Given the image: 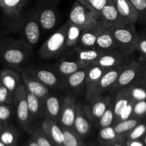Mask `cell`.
I'll return each instance as SVG.
<instances>
[{
    "label": "cell",
    "mask_w": 146,
    "mask_h": 146,
    "mask_svg": "<svg viewBox=\"0 0 146 146\" xmlns=\"http://www.w3.org/2000/svg\"><path fill=\"white\" fill-rule=\"evenodd\" d=\"M32 50L24 39H4L0 42V61L10 68H19L29 59Z\"/></svg>",
    "instance_id": "6da1fadb"
},
{
    "label": "cell",
    "mask_w": 146,
    "mask_h": 146,
    "mask_svg": "<svg viewBox=\"0 0 146 146\" xmlns=\"http://www.w3.org/2000/svg\"><path fill=\"white\" fill-rule=\"evenodd\" d=\"M119 51L126 58H130L136 51L138 33L135 24H127L116 28H110Z\"/></svg>",
    "instance_id": "7a4b0ae2"
},
{
    "label": "cell",
    "mask_w": 146,
    "mask_h": 146,
    "mask_svg": "<svg viewBox=\"0 0 146 146\" xmlns=\"http://www.w3.org/2000/svg\"><path fill=\"white\" fill-rule=\"evenodd\" d=\"M68 21L54 31L44 42L39 50V55L42 58H52L62 52L66 46V34Z\"/></svg>",
    "instance_id": "3957f363"
},
{
    "label": "cell",
    "mask_w": 146,
    "mask_h": 146,
    "mask_svg": "<svg viewBox=\"0 0 146 146\" xmlns=\"http://www.w3.org/2000/svg\"><path fill=\"white\" fill-rule=\"evenodd\" d=\"M13 106L18 123L23 129H28L32 118L29 111L26 98V90L22 84L14 92Z\"/></svg>",
    "instance_id": "277c9868"
},
{
    "label": "cell",
    "mask_w": 146,
    "mask_h": 146,
    "mask_svg": "<svg viewBox=\"0 0 146 146\" xmlns=\"http://www.w3.org/2000/svg\"><path fill=\"white\" fill-rule=\"evenodd\" d=\"M23 71L32 76L38 81L50 88H66L64 78L60 76L54 71L41 68L37 66H31L24 68Z\"/></svg>",
    "instance_id": "5b68a950"
},
{
    "label": "cell",
    "mask_w": 146,
    "mask_h": 146,
    "mask_svg": "<svg viewBox=\"0 0 146 146\" xmlns=\"http://www.w3.org/2000/svg\"><path fill=\"white\" fill-rule=\"evenodd\" d=\"M68 21L84 29L95 25L99 20L90 10L76 0L70 9Z\"/></svg>",
    "instance_id": "8992f818"
},
{
    "label": "cell",
    "mask_w": 146,
    "mask_h": 146,
    "mask_svg": "<svg viewBox=\"0 0 146 146\" xmlns=\"http://www.w3.org/2000/svg\"><path fill=\"white\" fill-rule=\"evenodd\" d=\"M140 59H129L123 65L115 84L110 92L114 94L117 90L125 88L138 78L140 69Z\"/></svg>",
    "instance_id": "52a82bcc"
},
{
    "label": "cell",
    "mask_w": 146,
    "mask_h": 146,
    "mask_svg": "<svg viewBox=\"0 0 146 146\" xmlns=\"http://www.w3.org/2000/svg\"><path fill=\"white\" fill-rule=\"evenodd\" d=\"M113 97L111 94L102 95L94 97L88 101V103L83 105L86 115L90 121H98L104 111L107 110Z\"/></svg>",
    "instance_id": "ba28073f"
},
{
    "label": "cell",
    "mask_w": 146,
    "mask_h": 146,
    "mask_svg": "<svg viewBox=\"0 0 146 146\" xmlns=\"http://www.w3.org/2000/svg\"><path fill=\"white\" fill-rule=\"evenodd\" d=\"M123 65L115 67V68H110V69L106 71L104 74L102 76L100 79L99 80L98 83L95 86L94 89L92 90L87 101H88L94 97L100 96L104 95L106 93L110 92L118 78L119 74H120Z\"/></svg>",
    "instance_id": "9c48e42d"
},
{
    "label": "cell",
    "mask_w": 146,
    "mask_h": 146,
    "mask_svg": "<svg viewBox=\"0 0 146 146\" xmlns=\"http://www.w3.org/2000/svg\"><path fill=\"white\" fill-rule=\"evenodd\" d=\"M41 27L35 12L33 11L24 20L22 25V34L24 40L31 47L37 46L41 36Z\"/></svg>",
    "instance_id": "30bf717a"
},
{
    "label": "cell",
    "mask_w": 146,
    "mask_h": 146,
    "mask_svg": "<svg viewBox=\"0 0 146 146\" xmlns=\"http://www.w3.org/2000/svg\"><path fill=\"white\" fill-rule=\"evenodd\" d=\"M99 21L108 28H116L127 25L116 9L113 0H108L104 6L99 17Z\"/></svg>",
    "instance_id": "8fae6325"
},
{
    "label": "cell",
    "mask_w": 146,
    "mask_h": 146,
    "mask_svg": "<svg viewBox=\"0 0 146 146\" xmlns=\"http://www.w3.org/2000/svg\"><path fill=\"white\" fill-rule=\"evenodd\" d=\"M77 99L71 94H68L63 98L59 122L60 125L69 128H73L76 113Z\"/></svg>",
    "instance_id": "7c38bea8"
},
{
    "label": "cell",
    "mask_w": 146,
    "mask_h": 146,
    "mask_svg": "<svg viewBox=\"0 0 146 146\" xmlns=\"http://www.w3.org/2000/svg\"><path fill=\"white\" fill-rule=\"evenodd\" d=\"M42 31H50L54 28L57 23L56 7L51 4H45L34 10Z\"/></svg>",
    "instance_id": "4fadbf2b"
},
{
    "label": "cell",
    "mask_w": 146,
    "mask_h": 146,
    "mask_svg": "<svg viewBox=\"0 0 146 146\" xmlns=\"http://www.w3.org/2000/svg\"><path fill=\"white\" fill-rule=\"evenodd\" d=\"M21 82L26 91L36 96L42 100L50 94V88L23 70L21 71Z\"/></svg>",
    "instance_id": "5bb4252c"
},
{
    "label": "cell",
    "mask_w": 146,
    "mask_h": 146,
    "mask_svg": "<svg viewBox=\"0 0 146 146\" xmlns=\"http://www.w3.org/2000/svg\"><path fill=\"white\" fill-rule=\"evenodd\" d=\"M128 60V58H126L119 51H107L103 52V54L91 65H97L106 69H110L123 65Z\"/></svg>",
    "instance_id": "9a60e30c"
},
{
    "label": "cell",
    "mask_w": 146,
    "mask_h": 146,
    "mask_svg": "<svg viewBox=\"0 0 146 146\" xmlns=\"http://www.w3.org/2000/svg\"><path fill=\"white\" fill-rule=\"evenodd\" d=\"M88 66L69 56L68 57H64L59 60L58 62L54 65V71L60 76L64 78L70 74L78 71L79 69Z\"/></svg>",
    "instance_id": "2e32d148"
},
{
    "label": "cell",
    "mask_w": 146,
    "mask_h": 146,
    "mask_svg": "<svg viewBox=\"0 0 146 146\" xmlns=\"http://www.w3.org/2000/svg\"><path fill=\"white\" fill-rule=\"evenodd\" d=\"M102 54L103 51L97 47L80 48V47L76 46L72 48L70 52V56L72 57L73 58L77 60L78 61L90 66L93 62H94Z\"/></svg>",
    "instance_id": "e0dca14e"
},
{
    "label": "cell",
    "mask_w": 146,
    "mask_h": 146,
    "mask_svg": "<svg viewBox=\"0 0 146 146\" xmlns=\"http://www.w3.org/2000/svg\"><path fill=\"white\" fill-rule=\"evenodd\" d=\"M73 129L80 137H85L91 131L90 121L86 115L83 105L77 102L76 104V113Z\"/></svg>",
    "instance_id": "ac0fdd59"
},
{
    "label": "cell",
    "mask_w": 146,
    "mask_h": 146,
    "mask_svg": "<svg viewBox=\"0 0 146 146\" xmlns=\"http://www.w3.org/2000/svg\"><path fill=\"white\" fill-rule=\"evenodd\" d=\"M95 47L103 52L107 51H119L115 39L110 31V28L102 25L97 36ZM120 52V51H119Z\"/></svg>",
    "instance_id": "d6986e66"
},
{
    "label": "cell",
    "mask_w": 146,
    "mask_h": 146,
    "mask_svg": "<svg viewBox=\"0 0 146 146\" xmlns=\"http://www.w3.org/2000/svg\"><path fill=\"white\" fill-rule=\"evenodd\" d=\"M42 129L56 146H63V131L57 121L46 118L42 124Z\"/></svg>",
    "instance_id": "ffe728a7"
},
{
    "label": "cell",
    "mask_w": 146,
    "mask_h": 146,
    "mask_svg": "<svg viewBox=\"0 0 146 146\" xmlns=\"http://www.w3.org/2000/svg\"><path fill=\"white\" fill-rule=\"evenodd\" d=\"M102 27V24L99 21L95 25L82 29L77 46L80 48L95 47L97 36Z\"/></svg>",
    "instance_id": "44dd1931"
},
{
    "label": "cell",
    "mask_w": 146,
    "mask_h": 146,
    "mask_svg": "<svg viewBox=\"0 0 146 146\" xmlns=\"http://www.w3.org/2000/svg\"><path fill=\"white\" fill-rule=\"evenodd\" d=\"M42 101L46 118L58 121L61 113L62 101H60L57 96L53 94L47 95Z\"/></svg>",
    "instance_id": "7402d4cb"
},
{
    "label": "cell",
    "mask_w": 146,
    "mask_h": 146,
    "mask_svg": "<svg viewBox=\"0 0 146 146\" xmlns=\"http://www.w3.org/2000/svg\"><path fill=\"white\" fill-rule=\"evenodd\" d=\"M120 17L127 24L137 23V14L130 0H113Z\"/></svg>",
    "instance_id": "603a6c76"
},
{
    "label": "cell",
    "mask_w": 146,
    "mask_h": 146,
    "mask_svg": "<svg viewBox=\"0 0 146 146\" xmlns=\"http://www.w3.org/2000/svg\"><path fill=\"white\" fill-rule=\"evenodd\" d=\"M0 82L9 91L14 94L22 84L21 74L12 68H3L0 71Z\"/></svg>",
    "instance_id": "cb8c5ba5"
},
{
    "label": "cell",
    "mask_w": 146,
    "mask_h": 146,
    "mask_svg": "<svg viewBox=\"0 0 146 146\" xmlns=\"http://www.w3.org/2000/svg\"><path fill=\"white\" fill-rule=\"evenodd\" d=\"M108 69L100 67L97 65H90L87 71L85 80V96L86 100L88 99L90 94L98 83L102 76Z\"/></svg>",
    "instance_id": "d4e9b609"
},
{
    "label": "cell",
    "mask_w": 146,
    "mask_h": 146,
    "mask_svg": "<svg viewBox=\"0 0 146 146\" xmlns=\"http://www.w3.org/2000/svg\"><path fill=\"white\" fill-rule=\"evenodd\" d=\"M29 0H1L0 8L9 18H16L26 7Z\"/></svg>",
    "instance_id": "484cf974"
},
{
    "label": "cell",
    "mask_w": 146,
    "mask_h": 146,
    "mask_svg": "<svg viewBox=\"0 0 146 146\" xmlns=\"http://www.w3.org/2000/svg\"><path fill=\"white\" fill-rule=\"evenodd\" d=\"M114 94L115 96L113 98V108H114L115 123L123 108L133 101L129 96L126 87L117 90Z\"/></svg>",
    "instance_id": "4316f807"
},
{
    "label": "cell",
    "mask_w": 146,
    "mask_h": 146,
    "mask_svg": "<svg viewBox=\"0 0 146 146\" xmlns=\"http://www.w3.org/2000/svg\"><path fill=\"white\" fill-rule=\"evenodd\" d=\"M89 66H90L79 69L78 71L64 78L66 87L73 90H78L85 85V80Z\"/></svg>",
    "instance_id": "83f0119b"
},
{
    "label": "cell",
    "mask_w": 146,
    "mask_h": 146,
    "mask_svg": "<svg viewBox=\"0 0 146 146\" xmlns=\"http://www.w3.org/2000/svg\"><path fill=\"white\" fill-rule=\"evenodd\" d=\"M26 98L28 104L29 111L32 119L44 115L43 101L41 98L27 91H26Z\"/></svg>",
    "instance_id": "f1b7e54d"
},
{
    "label": "cell",
    "mask_w": 146,
    "mask_h": 146,
    "mask_svg": "<svg viewBox=\"0 0 146 146\" xmlns=\"http://www.w3.org/2000/svg\"><path fill=\"white\" fill-rule=\"evenodd\" d=\"M132 101H135L146 100V84L138 80H135L126 87Z\"/></svg>",
    "instance_id": "f546056e"
},
{
    "label": "cell",
    "mask_w": 146,
    "mask_h": 146,
    "mask_svg": "<svg viewBox=\"0 0 146 146\" xmlns=\"http://www.w3.org/2000/svg\"><path fill=\"white\" fill-rule=\"evenodd\" d=\"M143 120L140 118L131 117L128 119L116 123L113 126L117 134L123 136H126V135Z\"/></svg>",
    "instance_id": "4dcf8cb0"
},
{
    "label": "cell",
    "mask_w": 146,
    "mask_h": 146,
    "mask_svg": "<svg viewBox=\"0 0 146 146\" xmlns=\"http://www.w3.org/2000/svg\"><path fill=\"white\" fill-rule=\"evenodd\" d=\"M82 31V29L81 27L68 21V27H67V34H66L67 48H74L77 46Z\"/></svg>",
    "instance_id": "1f68e13d"
},
{
    "label": "cell",
    "mask_w": 146,
    "mask_h": 146,
    "mask_svg": "<svg viewBox=\"0 0 146 146\" xmlns=\"http://www.w3.org/2000/svg\"><path fill=\"white\" fill-rule=\"evenodd\" d=\"M125 136L120 135L116 133L113 125L100 128L99 132V138L105 143L112 144L123 141Z\"/></svg>",
    "instance_id": "d6a6232c"
},
{
    "label": "cell",
    "mask_w": 146,
    "mask_h": 146,
    "mask_svg": "<svg viewBox=\"0 0 146 146\" xmlns=\"http://www.w3.org/2000/svg\"><path fill=\"white\" fill-rule=\"evenodd\" d=\"M63 131V146H81L80 136L73 128L62 126Z\"/></svg>",
    "instance_id": "836d02e7"
},
{
    "label": "cell",
    "mask_w": 146,
    "mask_h": 146,
    "mask_svg": "<svg viewBox=\"0 0 146 146\" xmlns=\"http://www.w3.org/2000/svg\"><path fill=\"white\" fill-rule=\"evenodd\" d=\"M0 141L8 146H15L17 141V133L13 127L7 126L0 133Z\"/></svg>",
    "instance_id": "e575fe53"
},
{
    "label": "cell",
    "mask_w": 146,
    "mask_h": 146,
    "mask_svg": "<svg viewBox=\"0 0 146 146\" xmlns=\"http://www.w3.org/2000/svg\"><path fill=\"white\" fill-rule=\"evenodd\" d=\"M87 7L99 19L100 13L108 0H77Z\"/></svg>",
    "instance_id": "d590c367"
},
{
    "label": "cell",
    "mask_w": 146,
    "mask_h": 146,
    "mask_svg": "<svg viewBox=\"0 0 146 146\" xmlns=\"http://www.w3.org/2000/svg\"><path fill=\"white\" fill-rule=\"evenodd\" d=\"M98 125L100 128L111 126L115 123V113L113 108V99L110 103V106L98 120Z\"/></svg>",
    "instance_id": "8d00e7d4"
},
{
    "label": "cell",
    "mask_w": 146,
    "mask_h": 146,
    "mask_svg": "<svg viewBox=\"0 0 146 146\" xmlns=\"http://www.w3.org/2000/svg\"><path fill=\"white\" fill-rule=\"evenodd\" d=\"M137 14V23L146 26V0H130Z\"/></svg>",
    "instance_id": "74e56055"
},
{
    "label": "cell",
    "mask_w": 146,
    "mask_h": 146,
    "mask_svg": "<svg viewBox=\"0 0 146 146\" xmlns=\"http://www.w3.org/2000/svg\"><path fill=\"white\" fill-rule=\"evenodd\" d=\"M146 134V122L145 118L140 121L136 126H135L126 135L127 140L135 141L141 140Z\"/></svg>",
    "instance_id": "f35d334b"
},
{
    "label": "cell",
    "mask_w": 146,
    "mask_h": 146,
    "mask_svg": "<svg viewBox=\"0 0 146 146\" xmlns=\"http://www.w3.org/2000/svg\"><path fill=\"white\" fill-rule=\"evenodd\" d=\"M33 139L39 144L40 146H56L55 144L48 138L47 135L44 133L42 129L34 130L33 131Z\"/></svg>",
    "instance_id": "ab89813d"
},
{
    "label": "cell",
    "mask_w": 146,
    "mask_h": 146,
    "mask_svg": "<svg viewBox=\"0 0 146 146\" xmlns=\"http://www.w3.org/2000/svg\"><path fill=\"white\" fill-rule=\"evenodd\" d=\"M14 112V106L11 104H0V121L8 124Z\"/></svg>",
    "instance_id": "60d3db41"
},
{
    "label": "cell",
    "mask_w": 146,
    "mask_h": 146,
    "mask_svg": "<svg viewBox=\"0 0 146 146\" xmlns=\"http://www.w3.org/2000/svg\"><path fill=\"white\" fill-rule=\"evenodd\" d=\"M146 116V100L135 101L133 104V117L144 119Z\"/></svg>",
    "instance_id": "b9f144b4"
},
{
    "label": "cell",
    "mask_w": 146,
    "mask_h": 146,
    "mask_svg": "<svg viewBox=\"0 0 146 146\" xmlns=\"http://www.w3.org/2000/svg\"><path fill=\"white\" fill-rule=\"evenodd\" d=\"M14 94L9 91L0 82V104H7L13 105Z\"/></svg>",
    "instance_id": "7bdbcfd3"
},
{
    "label": "cell",
    "mask_w": 146,
    "mask_h": 146,
    "mask_svg": "<svg viewBox=\"0 0 146 146\" xmlns=\"http://www.w3.org/2000/svg\"><path fill=\"white\" fill-rule=\"evenodd\" d=\"M136 51L140 54V58L146 59V32L138 33Z\"/></svg>",
    "instance_id": "ee69618b"
},
{
    "label": "cell",
    "mask_w": 146,
    "mask_h": 146,
    "mask_svg": "<svg viewBox=\"0 0 146 146\" xmlns=\"http://www.w3.org/2000/svg\"><path fill=\"white\" fill-rule=\"evenodd\" d=\"M133 104H134V101H131L130 104H127V105L123 108V110L121 111V113H120V115H119L116 123L119 122V121H124V120H126V119H128V118L133 117Z\"/></svg>",
    "instance_id": "f6af8a7d"
},
{
    "label": "cell",
    "mask_w": 146,
    "mask_h": 146,
    "mask_svg": "<svg viewBox=\"0 0 146 146\" xmlns=\"http://www.w3.org/2000/svg\"><path fill=\"white\" fill-rule=\"evenodd\" d=\"M140 59L141 64H140V73L137 80L146 84V59H143L141 58H140Z\"/></svg>",
    "instance_id": "bcb514c9"
},
{
    "label": "cell",
    "mask_w": 146,
    "mask_h": 146,
    "mask_svg": "<svg viewBox=\"0 0 146 146\" xmlns=\"http://www.w3.org/2000/svg\"><path fill=\"white\" fill-rule=\"evenodd\" d=\"M126 146H145L143 143L142 140H135V141H131V140H127L125 143Z\"/></svg>",
    "instance_id": "7dc6e473"
},
{
    "label": "cell",
    "mask_w": 146,
    "mask_h": 146,
    "mask_svg": "<svg viewBox=\"0 0 146 146\" xmlns=\"http://www.w3.org/2000/svg\"><path fill=\"white\" fill-rule=\"evenodd\" d=\"M7 125H8V124L5 123H4V122H2V121H0V133H1V131L4 129V128H5Z\"/></svg>",
    "instance_id": "c3c4849f"
},
{
    "label": "cell",
    "mask_w": 146,
    "mask_h": 146,
    "mask_svg": "<svg viewBox=\"0 0 146 146\" xmlns=\"http://www.w3.org/2000/svg\"><path fill=\"white\" fill-rule=\"evenodd\" d=\"M27 146H40V145H39V144L37 143L36 142L34 139H33L32 141H31L29 142L28 145Z\"/></svg>",
    "instance_id": "681fc988"
},
{
    "label": "cell",
    "mask_w": 146,
    "mask_h": 146,
    "mask_svg": "<svg viewBox=\"0 0 146 146\" xmlns=\"http://www.w3.org/2000/svg\"><path fill=\"white\" fill-rule=\"evenodd\" d=\"M110 146H126V145H123V144H122L120 142H117V143H115L112 144Z\"/></svg>",
    "instance_id": "f907efd6"
},
{
    "label": "cell",
    "mask_w": 146,
    "mask_h": 146,
    "mask_svg": "<svg viewBox=\"0 0 146 146\" xmlns=\"http://www.w3.org/2000/svg\"><path fill=\"white\" fill-rule=\"evenodd\" d=\"M142 141H143V143L145 144V145L146 146V134L145 135V136L143 137V138H142Z\"/></svg>",
    "instance_id": "816d5d0a"
},
{
    "label": "cell",
    "mask_w": 146,
    "mask_h": 146,
    "mask_svg": "<svg viewBox=\"0 0 146 146\" xmlns=\"http://www.w3.org/2000/svg\"><path fill=\"white\" fill-rule=\"evenodd\" d=\"M0 146H8V145H5V144H4V143H2L1 141H0Z\"/></svg>",
    "instance_id": "f5cc1de1"
},
{
    "label": "cell",
    "mask_w": 146,
    "mask_h": 146,
    "mask_svg": "<svg viewBox=\"0 0 146 146\" xmlns=\"http://www.w3.org/2000/svg\"><path fill=\"white\" fill-rule=\"evenodd\" d=\"M145 122H146V116H145Z\"/></svg>",
    "instance_id": "db71d44e"
},
{
    "label": "cell",
    "mask_w": 146,
    "mask_h": 146,
    "mask_svg": "<svg viewBox=\"0 0 146 146\" xmlns=\"http://www.w3.org/2000/svg\"><path fill=\"white\" fill-rule=\"evenodd\" d=\"M0 1H1V0H0Z\"/></svg>",
    "instance_id": "11a10c76"
}]
</instances>
